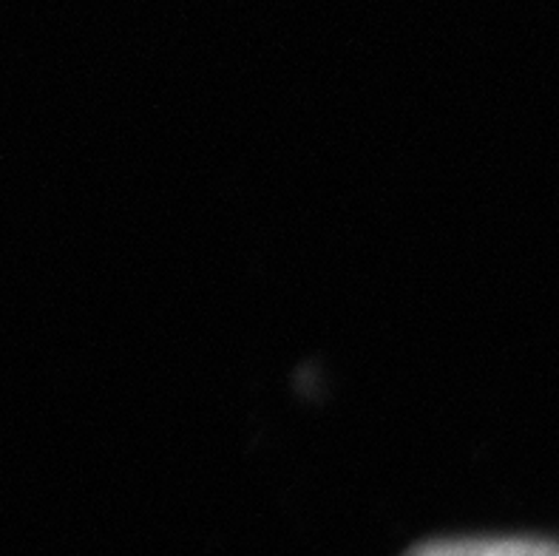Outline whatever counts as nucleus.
I'll return each mask as SVG.
<instances>
[{
  "label": "nucleus",
  "instance_id": "1",
  "mask_svg": "<svg viewBox=\"0 0 559 556\" xmlns=\"http://www.w3.org/2000/svg\"><path fill=\"white\" fill-rule=\"evenodd\" d=\"M406 556H559V543L525 536H480V540H435Z\"/></svg>",
  "mask_w": 559,
  "mask_h": 556
}]
</instances>
